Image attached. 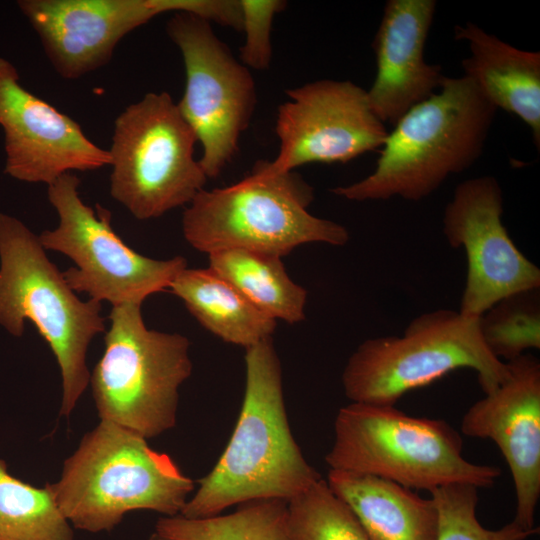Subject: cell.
Instances as JSON below:
<instances>
[{
	"mask_svg": "<svg viewBox=\"0 0 540 540\" xmlns=\"http://www.w3.org/2000/svg\"><path fill=\"white\" fill-rule=\"evenodd\" d=\"M245 391L233 434L180 514L205 518L254 500L289 501L321 479L296 443L272 338L246 349Z\"/></svg>",
	"mask_w": 540,
	"mask_h": 540,
	"instance_id": "cell-1",
	"label": "cell"
},
{
	"mask_svg": "<svg viewBox=\"0 0 540 540\" xmlns=\"http://www.w3.org/2000/svg\"><path fill=\"white\" fill-rule=\"evenodd\" d=\"M496 111L468 77L445 76L388 132L374 171L331 192L351 201L422 200L481 156Z\"/></svg>",
	"mask_w": 540,
	"mask_h": 540,
	"instance_id": "cell-2",
	"label": "cell"
},
{
	"mask_svg": "<svg viewBox=\"0 0 540 540\" xmlns=\"http://www.w3.org/2000/svg\"><path fill=\"white\" fill-rule=\"evenodd\" d=\"M50 485L71 526L90 533L114 529L135 510L180 514L195 488L168 454L104 420L84 435Z\"/></svg>",
	"mask_w": 540,
	"mask_h": 540,
	"instance_id": "cell-3",
	"label": "cell"
},
{
	"mask_svg": "<svg viewBox=\"0 0 540 540\" xmlns=\"http://www.w3.org/2000/svg\"><path fill=\"white\" fill-rule=\"evenodd\" d=\"M101 302L81 300L22 221L0 213V325L12 336L34 324L60 368V416H70L86 390L90 372L86 354L105 331Z\"/></svg>",
	"mask_w": 540,
	"mask_h": 540,
	"instance_id": "cell-4",
	"label": "cell"
},
{
	"mask_svg": "<svg viewBox=\"0 0 540 540\" xmlns=\"http://www.w3.org/2000/svg\"><path fill=\"white\" fill-rule=\"evenodd\" d=\"M462 451L461 435L444 420L351 402L336 415L325 461L330 469L377 476L412 490L493 486L501 469L470 462Z\"/></svg>",
	"mask_w": 540,
	"mask_h": 540,
	"instance_id": "cell-5",
	"label": "cell"
},
{
	"mask_svg": "<svg viewBox=\"0 0 540 540\" xmlns=\"http://www.w3.org/2000/svg\"><path fill=\"white\" fill-rule=\"evenodd\" d=\"M313 198V188L300 175L269 173L258 161L237 183L201 190L183 213L182 232L208 255L242 249L282 258L307 243L345 245L344 226L309 213Z\"/></svg>",
	"mask_w": 540,
	"mask_h": 540,
	"instance_id": "cell-6",
	"label": "cell"
},
{
	"mask_svg": "<svg viewBox=\"0 0 540 540\" xmlns=\"http://www.w3.org/2000/svg\"><path fill=\"white\" fill-rule=\"evenodd\" d=\"M478 319L437 309L415 317L401 336L363 341L342 373L346 397L395 406L406 393L460 368L475 370L483 392H492L507 378L508 366L488 350Z\"/></svg>",
	"mask_w": 540,
	"mask_h": 540,
	"instance_id": "cell-7",
	"label": "cell"
},
{
	"mask_svg": "<svg viewBox=\"0 0 540 540\" xmlns=\"http://www.w3.org/2000/svg\"><path fill=\"white\" fill-rule=\"evenodd\" d=\"M141 303L113 306L89 384L100 420L154 438L176 425L179 388L192 372L190 341L148 329Z\"/></svg>",
	"mask_w": 540,
	"mask_h": 540,
	"instance_id": "cell-8",
	"label": "cell"
},
{
	"mask_svg": "<svg viewBox=\"0 0 540 540\" xmlns=\"http://www.w3.org/2000/svg\"><path fill=\"white\" fill-rule=\"evenodd\" d=\"M196 142L167 92L145 94L115 120L111 196L139 220L189 204L208 179L194 158Z\"/></svg>",
	"mask_w": 540,
	"mask_h": 540,
	"instance_id": "cell-9",
	"label": "cell"
},
{
	"mask_svg": "<svg viewBox=\"0 0 540 540\" xmlns=\"http://www.w3.org/2000/svg\"><path fill=\"white\" fill-rule=\"evenodd\" d=\"M79 186L73 173L48 185V200L59 221L55 229L38 235L45 250L62 253L75 263L62 272L68 286L112 307L142 304L148 296L169 289L187 267L186 259H152L131 249L114 232L110 211L100 205L95 211L85 204Z\"/></svg>",
	"mask_w": 540,
	"mask_h": 540,
	"instance_id": "cell-10",
	"label": "cell"
},
{
	"mask_svg": "<svg viewBox=\"0 0 540 540\" xmlns=\"http://www.w3.org/2000/svg\"><path fill=\"white\" fill-rule=\"evenodd\" d=\"M166 31L185 66V90L178 109L202 145L199 163L204 173L207 178L217 177L235 157L254 112V79L207 20L177 12Z\"/></svg>",
	"mask_w": 540,
	"mask_h": 540,
	"instance_id": "cell-11",
	"label": "cell"
},
{
	"mask_svg": "<svg viewBox=\"0 0 540 540\" xmlns=\"http://www.w3.org/2000/svg\"><path fill=\"white\" fill-rule=\"evenodd\" d=\"M278 108L280 150L261 163L269 173L308 163H346L382 147L385 124L372 111L367 91L351 81L319 80L287 90Z\"/></svg>",
	"mask_w": 540,
	"mask_h": 540,
	"instance_id": "cell-12",
	"label": "cell"
},
{
	"mask_svg": "<svg viewBox=\"0 0 540 540\" xmlns=\"http://www.w3.org/2000/svg\"><path fill=\"white\" fill-rule=\"evenodd\" d=\"M503 194L496 178L467 179L454 190L443 216V233L467 256L459 312L478 319L500 299L540 288V269L517 248L502 223Z\"/></svg>",
	"mask_w": 540,
	"mask_h": 540,
	"instance_id": "cell-13",
	"label": "cell"
},
{
	"mask_svg": "<svg viewBox=\"0 0 540 540\" xmlns=\"http://www.w3.org/2000/svg\"><path fill=\"white\" fill-rule=\"evenodd\" d=\"M0 126L4 132L5 173L48 185L73 171L110 165L108 150L93 143L81 126L25 89L15 67L0 58Z\"/></svg>",
	"mask_w": 540,
	"mask_h": 540,
	"instance_id": "cell-14",
	"label": "cell"
},
{
	"mask_svg": "<svg viewBox=\"0 0 540 540\" xmlns=\"http://www.w3.org/2000/svg\"><path fill=\"white\" fill-rule=\"evenodd\" d=\"M55 71L77 79L106 65L129 32L166 12L176 0H21Z\"/></svg>",
	"mask_w": 540,
	"mask_h": 540,
	"instance_id": "cell-15",
	"label": "cell"
},
{
	"mask_svg": "<svg viewBox=\"0 0 540 540\" xmlns=\"http://www.w3.org/2000/svg\"><path fill=\"white\" fill-rule=\"evenodd\" d=\"M506 364L507 378L467 410L461 431L499 447L515 487L513 521L530 530L540 497V362L523 354Z\"/></svg>",
	"mask_w": 540,
	"mask_h": 540,
	"instance_id": "cell-16",
	"label": "cell"
},
{
	"mask_svg": "<svg viewBox=\"0 0 540 540\" xmlns=\"http://www.w3.org/2000/svg\"><path fill=\"white\" fill-rule=\"evenodd\" d=\"M434 0H388L373 40L376 76L367 91L370 107L395 125L415 105L440 89L445 75L425 61Z\"/></svg>",
	"mask_w": 540,
	"mask_h": 540,
	"instance_id": "cell-17",
	"label": "cell"
},
{
	"mask_svg": "<svg viewBox=\"0 0 540 540\" xmlns=\"http://www.w3.org/2000/svg\"><path fill=\"white\" fill-rule=\"evenodd\" d=\"M456 40L468 43L464 76L496 108L519 117L540 147V53L518 49L474 23L454 28Z\"/></svg>",
	"mask_w": 540,
	"mask_h": 540,
	"instance_id": "cell-18",
	"label": "cell"
},
{
	"mask_svg": "<svg viewBox=\"0 0 540 540\" xmlns=\"http://www.w3.org/2000/svg\"><path fill=\"white\" fill-rule=\"evenodd\" d=\"M330 489L356 515L370 540H436L438 511L431 498L377 476L330 469Z\"/></svg>",
	"mask_w": 540,
	"mask_h": 540,
	"instance_id": "cell-19",
	"label": "cell"
},
{
	"mask_svg": "<svg viewBox=\"0 0 540 540\" xmlns=\"http://www.w3.org/2000/svg\"><path fill=\"white\" fill-rule=\"evenodd\" d=\"M169 290L209 332L246 349L271 338L276 320L248 301L230 282L208 268H185Z\"/></svg>",
	"mask_w": 540,
	"mask_h": 540,
	"instance_id": "cell-20",
	"label": "cell"
},
{
	"mask_svg": "<svg viewBox=\"0 0 540 540\" xmlns=\"http://www.w3.org/2000/svg\"><path fill=\"white\" fill-rule=\"evenodd\" d=\"M208 256L209 267L269 317L289 324L305 318L307 291L290 278L281 257L242 249Z\"/></svg>",
	"mask_w": 540,
	"mask_h": 540,
	"instance_id": "cell-21",
	"label": "cell"
},
{
	"mask_svg": "<svg viewBox=\"0 0 540 540\" xmlns=\"http://www.w3.org/2000/svg\"><path fill=\"white\" fill-rule=\"evenodd\" d=\"M240 505L225 515L161 517L149 540H289L287 501L264 499Z\"/></svg>",
	"mask_w": 540,
	"mask_h": 540,
	"instance_id": "cell-22",
	"label": "cell"
},
{
	"mask_svg": "<svg viewBox=\"0 0 540 540\" xmlns=\"http://www.w3.org/2000/svg\"><path fill=\"white\" fill-rule=\"evenodd\" d=\"M0 540H74L51 485L38 488L14 477L0 458Z\"/></svg>",
	"mask_w": 540,
	"mask_h": 540,
	"instance_id": "cell-23",
	"label": "cell"
},
{
	"mask_svg": "<svg viewBox=\"0 0 540 540\" xmlns=\"http://www.w3.org/2000/svg\"><path fill=\"white\" fill-rule=\"evenodd\" d=\"M478 326L488 350L503 362L516 359L528 349H539V288L500 299L479 317Z\"/></svg>",
	"mask_w": 540,
	"mask_h": 540,
	"instance_id": "cell-24",
	"label": "cell"
},
{
	"mask_svg": "<svg viewBox=\"0 0 540 540\" xmlns=\"http://www.w3.org/2000/svg\"><path fill=\"white\" fill-rule=\"evenodd\" d=\"M289 540H370L350 507L323 478L287 502Z\"/></svg>",
	"mask_w": 540,
	"mask_h": 540,
	"instance_id": "cell-25",
	"label": "cell"
},
{
	"mask_svg": "<svg viewBox=\"0 0 540 540\" xmlns=\"http://www.w3.org/2000/svg\"><path fill=\"white\" fill-rule=\"evenodd\" d=\"M477 489L451 484L429 491L438 511L436 540H525L539 532L537 527L527 530L514 521L496 530L483 527L476 517Z\"/></svg>",
	"mask_w": 540,
	"mask_h": 540,
	"instance_id": "cell-26",
	"label": "cell"
},
{
	"mask_svg": "<svg viewBox=\"0 0 540 540\" xmlns=\"http://www.w3.org/2000/svg\"><path fill=\"white\" fill-rule=\"evenodd\" d=\"M242 11L244 44L240 48L241 63L248 69H268L272 60L271 29L275 14L286 2L281 0H239Z\"/></svg>",
	"mask_w": 540,
	"mask_h": 540,
	"instance_id": "cell-27",
	"label": "cell"
}]
</instances>
